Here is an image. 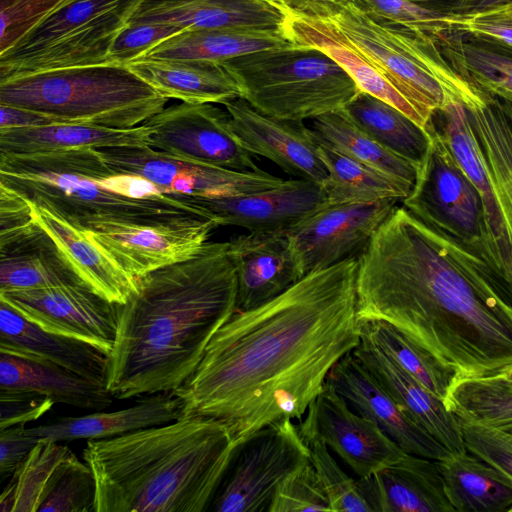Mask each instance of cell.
<instances>
[{
    "label": "cell",
    "mask_w": 512,
    "mask_h": 512,
    "mask_svg": "<svg viewBox=\"0 0 512 512\" xmlns=\"http://www.w3.org/2000/svg\"><path fill=\"white\" fill-rule=\"evenodd\" d=\"M437 130L478 190L484 207L488 235L498 270L512 279V232L496 197L463 104L450 102L433 116Z\"/></svg>",
    "instance_id": "25"
},
{
    "label": "cell",
    "mask_w": 512,
    "mask_h": 512,
    "mask_svg": "<svg viewBox=\"0 0 512 512\" xmlns=\"http://www.w3.org/2000/svg\"><path fill=\"white\" fill-rule=\"evenodd\" d=\"M236 443L226 422L195 415L88 440L95 512H207Z\"/></svg>",
    "instance_id": "4"
},
{
    "label": "cell",
    "mask_w": 512,
    "mask_h": 512,
    "mask_svg": "<svg viewBox=\"0 0 512 512\" xmlns=\"http://www.w3.org/2000/svg\"><path fill=\"white\" fill-rule=\"evenodd\" d=\"M98 183L111 192L132 199H148L163 194L155 184L137 175L114 174L100 178Z\"/></svg>",
    "instance_id": "55"
},
{
    "label": "cell",
    "mask_w": 512,
    "mask_h": 512,
    "mask_svg": "<svg viewBox=\"0 0 512 512\" xmlns=\"http://www.w3.org/2000/svg\"><path fill=\"white\" fill-rule=\"evenodd\" d=\"M97 150L116 174L141 176L163 194L226 198L268 189L284 181L262 169L237 171L187 161L149 146Z\"/></svg>",
    "instance_id": "12"
},
{
    "label": "cell",
    "mask_w": 512,
    "mask_h": 512,
    "mask_svg": "<svg viewBox=\"0 0 512 512\" xmlns=\"http://www.w3.org/2000/svg\"><path fill=\"white\" fill-rule=\"evenodd\" d=\"M332 21L414 107L426 127L448 103L467 106L478 98L479 88L451 67L433 37L366 12L351 1Z\"/></svg>",
    "instance_id": "7"
},
{
    "label": "cell",
    "mask_w": 512,
    "mask_h": 512,
    "mask_svg": "<svg viewBox=\"0 0 512 512\" xmlns=\"http://www.w3.org/2000/svg\"><path fill=\"white\" fill-rule=\"evenodd\" d=\"M68 0H0V54L10 50Z\"/></svg>",
    "instance_id": "48"
},
{
    "label": "cell",
    "mask_w": 512,
    "mask_h": 512,
    "mask_svg": "<svg viewBox=\"0 0 512 512\" xmlns=\"http://www.w3.org/2000/svg\"><path fill=\"white\" fill-rule=\"evenodd\" d=\"M41 439L29 434L25 424L0 430V479L10 478Z\"/></svg>",
    "instance_id": "53"
},
{
    "label": "cell",
    "mask_w": 512,
    "mask_h": 512,
    "mask_svg": "<svg viewBox=\"0 0 512 512\" xmlns=\"http://www.w3.org/2000/svg\"><path fill=\"white\" fill-rule=\"evenodd\" d=\"M127 66L168 99L223 105L242 97L238 82L223 62L137 60Z\"/></svg>",
    "instance_id": "33"
},
{
    "label": "cell",
    "mask_w": 512,
    "mask_h": 512,
    "mask_svg": "<svg viewBox=\"0 0 512 512\" xmlns=\"http://www.w3.org/2000/svg\"><path fill=\"white\" fill-rule=\"evenodd\" d=\"M159 94L127 65L100 64L32 73L0 82V104L60 122L128 129L165 108Z\"/></svg>",
    "instance_id": "6"
},
{
    "label": "cell",
    "mask_w": 512,
    "mask_h": 512,
    "mask_svg": "<svg viewBox=\"0 0 512 512\" xmlns=\"http://www.w3.org/2000/svg\"><path fill=\"white\" fill-rule=\"evenodd\" d=\"M114 174L92 148L0 154V183L81 229L103 221L150 224L191 217L211 220L204 207L177 195L132 199L98 183L100 178Z\"/></svg>",
    "instance_id": "5"
},
{
    "label": "cell",
    "mask_w": 512,
    "mask_h": 512,
    "mask_svg": "<svg viewBox=\"0 0 512 512\" xmlns=\"http://www.w3.org/2000/svg\"><path fill=\"white\" fill-rule=\"evenodd\" d=\"M242 98L259 112L290 121L312 120L344 108L361 89L323 51L288 45L221 61Z\"/></svg>",
    "instance_id": "8"
},
{
    "label": "cell",
    "mask_w": 512,
    "mask_h": 512,
    "mask_svg": "<svg viewBox=\"0 0 512 512\" xmlns=\"http://www.w3.org/2000/svg\"><path fill=\"white\" fill-rule=\"evenodd\" d=\"M184 31L181 27L150 22H128L110 49L113 64L127 65L168 38Z\"/></svg>",
    "instance_id": "49"
},
{
    "label": "cell",
    "mask_w": 512,
    "mask_h": 512,
    "mask_svg": "<svg viewBox=\"0 0 512 512\" xmlns=\"http://www.w3.org/2000/svg\"><path fill=\"white\" fill-rule=\"evenodd\" d=\"M146 123L119 129L94 124L61 122L0 129V154H35L73 149L149 146Z\"/></svg>",
    "instance_id": "32"
},
{
    "label": "cell",
    "mask_w": 512,
    "mask_h": 512,
    "mask_svg": "<svg viewBox=\"0 0 512 512\" xmlns=\"http://www.w3.org/2000/svg\"><path fill=\"white\" fill-rule=\"evenodd\" d=\"M145 123L151 128V148L237 171L260 169L234 133L227 110L214 103L182 102L164 108Z\"/></svg>",
    "instance_id": "13"
},
{
    "label": "cell",
    "mask_w": 512,
    "mask_h": 512,
    "mask_svg": "<svg viewBox=\"0 0 512 512\" xmlns=\"http://www.w3.org/2000/svg\"><path fill=\"white\" fill-rule=\"evenodd\" d=\"M460 29L477 39L512 50V2L463 17Z\"/></svg>",
    "instance_id": "51"
},
{
    "label": "cell",
    "mask_w": 512,
    "mask_h": 512,
    "mask_svg": "<svg viewBox=\"0 0 512 512\" xmlns=\"http://www.w3.org/2000/svg\"><path fill=\"white\" fill-rule=\"evenodd\" d=\"M53 404L50 398L37 393L0 390V430L37 420Z\"/></svg>",
    "instance_id": "52"
},
{
    "label": "cell",
    "mask_w": 512,
    "mask_h": 512,
    "mask_svg": "<svg viewBox=\"0 0 512 512\" xmlns=\"http://www.w3.org/2000/svg\"><path fill=\"white\" fill-rule=\"evenodd\" d=\"M182 416V400L174 392H163L148 395L125 409L79 417H61L44 425L27 428V432L40 439L57 442L96 440L169 423Z\"/></svg>",
    "instance_id": "30"
},
{
    "label": "cell",
    "mask_w": 512,
    "mask_h": 512,
    "mask_svg": "<svg viewBox=\"0 0 512 512\" xmlns=\"http://www.w3.org/2000/svg\"><path fill=\"white\" fill-rule=\"evenodd\" d=\"M502 374L507 379V381L512 385V368L508 369Z\"/></svg>",
    "instance_id": "60"
},
{
    "label": "cell",
    "mask_w": 512,
    "mask_h": 512,
    "mask_svg": "<svg viewBox=\"0 0 512 512\" xmlns=\"http://www.w3.org/2000/svg\"><path fill=\"white\" fill-rule=\"evenodd\" d=\"M0 390L44 395L54 403L102 410L113 403L105 385L50 362L0 352Z\"/></svg>",
    "instance_id": "31"
},
{
    "label": "cell",
    "mask_w": 512,
    "mask_h": 512,
    "mask_svg": "<svg viewBox=\"0 0 512 512\" xmlns=\"http://www.w3.org/2000/svg\"><path fill=\"white\" fill-rule=\"evenodd\" d=\"M228 242L237 274L236 312L270 301L302 278L287 229L248 231Z\"/></svg>",
    "instance_id": "21"
},
{
    "label": "cell",
    "mask_w": 512,
    "mask_h": 512,
    "mask_svg": "<svg viewBox=\"0 0 512 512\" xmlns=\"http://www.w3.org/2000/svg\"><path fill=\"white\" fill-rule=\"evenodd\" d=\"M0 129L61 123L59 120L26 108L0 104Z\"/></svg>",
    "instance_id": "57"
},
{
    "label": "cell",
    "mask_w": 512,
    "mask_h": 512,
    "mask_svg": "<svg viewBox=\"0 0 512 512\" xmlns=\"http://www.w3.org/2000/svg\"><path fill=\"white\" fill-rule=\"evenodd\" d=\"M396 403L451 453H465L457 416L437 396L402 369L369 339L361 335L352 351Z\"/></svg>",
    "instance_id": "23"
},
{
    "label": "cell",
    "mask_w": 512,
    "mask_h": 512,
    "mask_svg": "<svg viewBox=\"0 0 512 512\" xmlns=\"http://www.w3.org/2000/svg\"><path fill=\"white\" fill-rule=\"evenodd\" d=\"M265 1L270 2V3L274 4V5H277V6L281 7V8H283V9L287 10L286 9V2H285V0H265Z\"/></svg>",
    "instance_id": "59"
},
{
    "label": "cell",
    "mask_w": 512,
    "mask_h": 512,
    "mask_svg": "<svg viewBox=\"0 0 512 512\" xmlns=\"http://www.w3.org/2000/svg\"><path fill=\"white\" fill-rule=\"evenodd\" d=\"M310 461L294 420L266 425L237 441L209 511L269 512L282 482Z\"/></svg>",
    "instance_id": "11"
},
{
    "label": "cell",
    "mask_w": 512,
    "mask_h": 512,
    "mask_svg": "<svg viewBox=\"0 0 512 512\" xmlns=\"http://www.w3.org/2000/svg\"><path fill=\"white\" fill-rule=\"evenodd\" d=\"M327 381L355 412L373 420L406 453L435 460L451 454L396 403L352 352L333 367Z\"/></svg>",
    "instance_id": "20"
},
{
    "label": "cell",
    "mask_w": 512,
    "mask_h": 512,
    "mask_svg": "<svg viewBox=\"0 0 512 512\" xmlns=\"http://www.w3.org/2000/svg\"><path fill=\"white\" fill-rule=\"evenodd\" d=\"M34 224L30 201L0 183V240L18 234Z\"/></svg>",
    "instance_id": "54"
},
{
    "label": "cell",
    "mask_w": 512,
    "mask_h": 512,
    "mask_svg": "<svg viewBox=\"0 0 512 512\" xmlns=\"http://www.w3.org/2000/svg\"><path fill=\"white\" fill-rule=\"evenodd\" d=\"M70 451L53 440L41 439L36 444L7 483L14 492L13 512H37L49 478Z\"/></svg>",
    "instance_id": "44"
},
{
    "label": "cell",
    "mask_w": 512,
    "mask_h": 512,
    "mask_svg": "<svg viewBox=\"0 0 512 512\" xmlns=\"http://www.w3.org/2000/svg\"><path fill=\"white\" fill-rule=\"evenodd\" d=\"M223 106L234 133L252 155L269 159L298 179L324 183L327 170L310 127L300 121L265 115L242 97L229 100Z\"/></svg>",
    "instance_id": "18"
},
{
    "label": "cell",
    "mask_w": 512,
    "mask_h": 512,
    "mask_svg": "<svg viewBox=\"0 0 512 512\" xmlns=\"http://www.w3.org/2000/svg\"><path fill=\"white\" fill-rule=\"evenodd\" d=\"M511 2L512 0H457L449 14H476L498 8Z\"/></svg>",
    "instance_id": "58"
},
{
    "label": "cell",
    "mask_w": 512,
    "mask_h": 512,
    "mask_svg": "<svg viewBox=\"0 0 512 512\" xmlns=\"http://www.w3.org/2000/svg\"><path fill=\"white\" fill-rule=\"evenodd\" d=\"M410 1H413V2L421 5V2H423V1H431V0H410Z\"/></svg>",
    "instance_id": "61"
},
{
    "label": "cell",
    "mask_w": 512,
    "mask_h": 512,
    "mask_svg": "<svg viewBox=\"0 0 512 512\" xmlns=\"http://www.w3.org/2000/svg\"><path fill=\"white\" fill-rule=\"evenodd\" d=\"M360 322H386L456 378L512 368V302L489 265L397 206L358 258Z\"/></svg>",
    "instance_id": "2"
},
{
    "label": "cell",
    "mask_w": 512,
    "mask_h": 512,
    "mask_svg": "<svg viewBox=\"0 0 512 512\" xmlns=\"http://www.w3.org/2000/svg\"><path fill=\"white\" fill-rule=\"evenodd\" d=\"M361 335L388 355L428 390L445 399L455 374L392 325L361 322Z\"/></svg>",
    "instance_id": "42"
},
{
    "label": "cell",
    "mask_w": 512,
    "mask_h": 512,
    "mask_svg": "<svg viewBox=\"0 0 512 512\" xmlns=\"http://www.w3.org/2000/svg\"><path fill=\"white\" fill-rule=\"evenodd\" d=\"M297 425L307 444L324 443L357 478L369 477L406 454L373 420L355 412L328 381Z\"/></svg>",
    "instance_id": "17"
},
{
    "label": "cell",
    "mask_w": 512,
    "mask_h": 512,
    "mask_svg": "<svg viewBox=\"0 0 512 512\" xmlns=\"http://www.w3.org/2000/svg\"><path fill=\"white\" fill-rule=\"evenodd\" d=\"M426 131L430 134V143L420 161L414 186L402 201L403 207L429 228L483 259L503 284L478 190L432 120Z\"/></svg>",
    "instance_id": "10"
},
{
    "label": "cell",
    "mask_w": 512,
    "mask_h": 512,
    "mask_svg": "<svg viewBox=\"0 0 512 512\" xmlns=\"http://www.w3.org/2000/svg\"><path fill=\"white\" fill-rule=\"evenodd\" d=\"M488 177L512 232V103L483 90L464 106Z\"/></svg>",
    "instance_id": "34"
},
{
    "label": "cell",
    "mask_w": 512,
    "mask_h": 512,
    "mask_svg": "<svg viewBox=\"0 0 512 512\" xmlns=\"http://www.w3.org/2000/svg\"><path fill=\"white\" fill-rule=\"evenodd\" d=\"M0 352L50 362L106 386L108 354L86 342L44 331L1 300Z\"/></svg>",
    "instance_id": "26"
},
{
    "label": "cell",
    "mask_w": 512,
    "mask_h": 512,
    "mask_svg": "<svg viewBox=\"0 0 512 512\" xmlns=\"http://www.w3.org/2000/svg\"><path fill=\"white\" fill-rule=\"evenodd\" d=\"M458 420L466 450L512 478V436L487 425Z\"/></svg>",
    "instance_id": "50"
},
{
    "label": "cell",
    "mask_w": 512,
    "mask_h": 512,
    "mask_svg": "<svg viewBox=\"0 0 512 512\" xmlns=\"http://www.w3.org/2000/svg\"><path fill=\"white\" fill-rule=\"evenodd\" d=\"M289 15L265 0H142L129 22L284 33Z\"/></svg>",
    "instance_id": "22"
},
{
    "label": "cell",
    "mask_w": 512,
    "mask_h": 512,
    "mask_svg": "<svg viewBox=\"0 0 512 512\" xmlns=\"http://www.w3.org/2000/svg\"><path fill=\"white\" fill-rule=\"evenodd\" d=\"M142 0H68L7 52L0 82L43 71L110 64V49Z\"/></svg>",
    "instance_id": "9"
},
{
    "label": "cell",
    "mask_w": 512,
    "mask_h": 512,
    "mask_svg": "<svg viewBox=\"0 0 512 512\" xmlns=\"http://www.w3.org/2000/svg\"><path fill=\"white\" fill-rule=\"evenodd\" d=\"M316 138L340 153L411 187L416 181L419 164L386 149L349 118L343 108L311 120Z\"/></svg>",
    "instance_id": "40"
},
{
    "label": "cell",
    "mask_w": 512,
    "mask_h": 512,
    "mask_svg": "<svg viewBox=\"0 0 512 512\" xmlns=\"http://www.w3.org/2000/svg\"><path fill=\"white\" fill-rule=\"evenodd\" d=\"M398 202L327 204L288 228L302 277L359 257Z\"/></svg>",
    "instance_id": "16"
},
{
    "label": "cell",
    "mask_w": 512,
    "mask_h": 512,
    "mask_svg": "<svg viewBox=\"0 0 512 512\" xmlns=\"http://www.w3.org/2000/svg\"><path fill=\"white\" fill-rule=\"evenodd\" d=\"M118 307L106 387L116 399L173 392L196 370L214 334L236 312L229 242L154 270Z\"/></svg>",
    "instance_id": "3"
},
{
    "label": "cell",
    "mask_w": 512,
    "mask_h": 512,
    "mask_svg": "<svg viewBox=\"0 0 512 512\" xmlns=\"http://www.w3.org/2000/svg\"><path fill=\"white\" fill-rule=\"evenodd\" d=\"M0 300L44 331L86 342L110 354L119 304L87 284L0 291Z\"/></svg>",
    "instance_id": "15"
},
{
    "label": "cell",
    "mask_w": 512,
    "mask_h": 512,
    "mask_svg": "<svg viewBox=\"0 0 512 512\" xmlns=\"http://www.w3.org/2000/svg\"><path fill=\"white\" fill-rule=\"evenodd\" d=\"M455 512H512V478L466 451L439 460Z\"/></svg>",
    "instance_id": "36"
},
{
    "label": "cell",
    "mask_w": 512,
    "mask_h": 512,
    "mask_svg": "<svg viewBox=\"0 0 512 512\" xmlns=\"http://www.w3.org/2000/svg\"><path fill=\"white\" fill-rule=\"evenodd\" d=\"M317 141L318 154L327 170V178L322 184L327 204L369 203L386 199L402 202L410 194L413 187Z\"/></svg>",
    "instance_id": "37"
},
{
    "label": "cell",
    "mask_w": 512,
    "mask_h": 512,
    "mask_svg": "<svg viewBox=\"0 0 512 512\" xmlns=\"http://www.w3.org/2000/svg\"><path fill=\"white\" fill-rule=\"evenodd\" d=\"M284 33L294 45L314 47L326 53L352 77L361 91L393 105L420 127L426 128L425 121L414 107L376 70L332 20L290 14Z\"/></svg>",
    "instance_id": "29"
},
{
    "label": "cell",
    "mask_w": 512,
    "mask_h": 512,
    "mask_svg": "<svg viewBox=\"0 0 512 512\" xmlns=\"http://www.w3.org/2000/svg\"><path fill=\"white\" fill-rule=\"evenodd\" d=\"M353 123L393 153L420 163L430 134L393 105L364 91L344 108Z\"/></svg>",
    "instance_id": "39"
},
{
    "label": "cell",
    "mask_w": 512,
    "mask_h": 512,
    "mask_svg": "<svg viewBox=\"0 0 512 512\" xmlns=\"http://www.w3.org/2000/svg\"><path fill=\"white\" fill-rule=\"evenodd\" d=\"M204 207L218 226H238L248 231L288 229L327 205L322 185L305 179L254 193L226 198H200L174 194Z\"/></svg>",
    "instance_id": "19"
},
{
    "label": "cell",
    "mask_w": 512,
    "mask_h": 512,
    "mask_svg": "<svg viewBox=\"0 0 512 512\" xmlns=\"http://www.w3.org/2000/svg\"><path fill=\"white\" fill-rule=\"evenodd\" d=\"M311 451V463L327 494L332 512H372L361 490L358 478L349 476L329 448L321 441L308 443Z\"/></svg>",
    "instance_id": "45"
},
{
    "label": "cell",
    "mask_w": 512,
    "mask_h": 512,
    "mask_svg": "<svg viewBox=\"0 0 512 512\" xmlns=\"http://www.w3.org/2000/svg\"><path fill=\"white\" fill-rule=\"evenodd\" d=\"M86 284L67 257L36 222L0 240V291Z\"/></svg>",
    "instance_id": "28"
},
{
    "label": "cell",
    "mask_w": 512,
    "mask_h": 512,
    "mask_svg": "<svg viewBox=\"0 0 512 512\" xmlns=\"http://www.w3.org/2000/svg\"><path fill=\"white\" fill-rule=\"evenodd\" d=\"M437 44L451 67L486 92L512 103V50L448 31Z\"/></svg>",
    "instance_id": "38"
},
{
    "label": "cell",
    "mask_w": 512,
    "mask_h": 512,
    "mask_svg": "<svg viewBox=\"0 0 512 512\" xmlns=\"http://www.w3.org/2000/svg\"><path fill=\"white\" fill-rule=\"evenodd\" d=\"M360 9L380 16L415 33L434 39L450 31L447 13L430 9L410 0H350Z\"/></svg>",
    "instance_id": "47"
},
{
    "label": "cell",
    "mask_w": 512,
    "mask_h": 512,
    "mask_svg": "<svg viewBox=\"0 0 512 512\" xmlns=\"http://www.w3.org/2000/svg\"><path fill=\"white\" fill-rule=\"evenodd\" d=\"M358 482L372 512H455L439 460L406 453Z\"/></svg>",
    "instance_id": "24"
},
{
    "label": "cell",
    "mask_w": 512,
    "mask_h": 512,
    "mask_svg": "<svg viewBox=\"0 0 512 512\" xmlns=\"http://www.w3.org/2000/svg\"><path fill=\"white\" fill-rule=\"evenodd\" d=\"M95 496L93 471L70 451L49 478L37 512H95Z\"/></svg>",
    "instance_id": "43"
},
{
    "label": "cell",
    "mask_w": 512,
    "mask_h": 512,
    "mask_svg": "<svg viewBox=\"0 0 512 512\" xmlns=\"http://www.w3.org/2000/svg\"><path fill=\"white\" fill-rule=\"evenodd\" d=\"M30 203L35 222L50 235L90 288L119 305L132 297L138 289V280L125 272L84 229L46 207Z\"/></svg>",
    "instance_id": "27"
},
{
    "label": "cell",
    "mask_w": 512,
    "mask_h": 512,
    "mask_svg": "<svg viewBox=\"0 0 512 512\" xmlns=\"http://www.w3.org/2000/svg\"><path fill=\"white\" fill-rule=\"evenodd\" d=\"M332 512L327 494L311 461L279 486L269 512Z\"/></svg>",
    "instance_id": "46"
},
{
    "label": "cell",
    "mask_w": 512,
    "mask_h": 512,
    "mask_svg": "<svg viewBox=\"0 0 512 512\" xmlns=\"http://www.w3.org/2000/svg\"><path fill=\"white\" fill-rule=\"evenodd\" d=\"M444 401L458 418L512 436V385L503 374L456 378Z\"/></svg>",
    "instance_id": "41"
},
{
    "label": "cell",
    "mask_w": 512,
    "mask_h": 512,
    "mask_svg": "<svg viewBox=\"0 0 512 512\" xmlns=\"http://www.w3.org/2000/svg\"><path fill=\"white\" fill-rule=\"evenodd\" d=\"M287 11L294 16L332 20L350 0H285Z\"/></svg>",
    "instance_id": "56"
},
{
    "label": "cell",
    "mask_w": 512,
    "mask_h": 512,
    "mask_svg": "<svg viewBox=\"0 0 512 512\" xmlns=\"http://www.w3.org/2000/svg\"><path fill=\"white\" fill-rule=\"evenodd\" d=\"M358 258L310 272L270 301L235 312L173 391L184 416L220 419L237 441L282 419L301 420L333 367L361 341Z\"/></svg>",
    "instance_id": "1"
},
{
    "label": "cell",
    "mask_w": 512,
    "mask_h": 512,
    "mask_svg": "<svg viewBox=\"0 0 512 512\" xmlns=\"http://www.w3.org/2000/svg\"><path fill=\"white\" fill-rule=\"evenodd\" d=\"M292 44L286 35L280 32L235 29L184 30L158 44L137 60L221 62L240 55Z\"/></svg>",
    "instance_id": "35"
},
{
    "label": "cell",
    "mask_w": 512,
    "mask_h": 512,
    "mask_svg": "<svg viewBox=\"0 0 512 512\" xmlns=\"http://www.w3.org/2000/svg\"><path fill=\"white\" fill-rule=\"evenodd\" d=\"M216 227L212 220L191 217L150 224L93 222L84 230L125 272L138 279L195 256Z\"/></svg>",
    "instance_id": "14"
}]
</instances>
